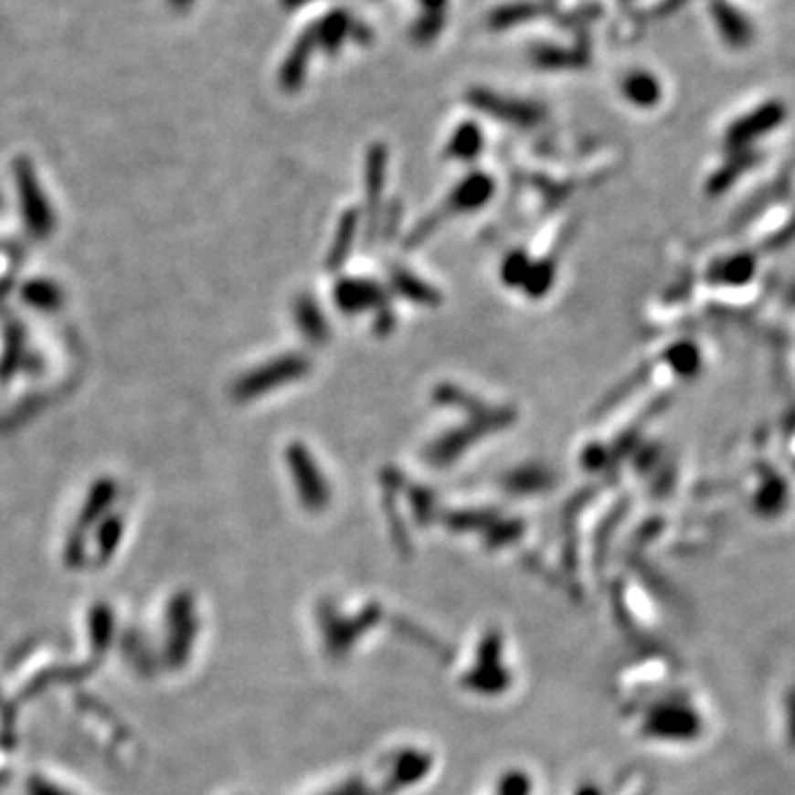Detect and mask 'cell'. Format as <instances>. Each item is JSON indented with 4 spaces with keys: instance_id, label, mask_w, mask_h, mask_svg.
<instances>
[{
    "instance_id": "6da1fadb",
    "label": "cell",
    "mask_w": 795,
    "mask_h": 795,
    "mask_svg": "<svg viewBox=\"0 0 795 795\" xmlns=\"http://www.w3.org/2000/svg\"><path fill=\"white\" fill-rule=\"evenodd\" d=\"M656 84L648 76H634L628 80V93L634 100H650L654 95Z\"/></svg>"
},
{
    "instance_id": "7a4b0ae2",
    "label": "cell",
    "mask_w": 795,
    "mask_h": 795,
    "mask_svg": "<svg viewBox=\"0 0 795 795\" xmlns=\"http://www.w3.org/2000/svg\"><path fill=\"white\" fill-rule=\"evenodd\" d=\"M190 3H193V0H171L173 7H177V9H186Z\"/></svg>"
}]
</instances>
